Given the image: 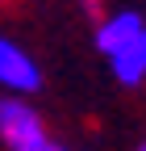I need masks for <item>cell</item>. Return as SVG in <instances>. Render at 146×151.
<instances>
[{"instance_id": "obj_2", "label": "cell", "mask_w": 146, "mask_h": 151, "mask_svg": "<svg viewBox=\"0 0 146 151\" xmlns=\"http://www.w3.org/2000/svg\"><path fill=\"white\" fill-rule=\"evenodd\" d=\"M54 143L46 118L29 97L0 92V147L4 151H46Z\"/></svg>"}, {"instance_id": "obj_4", "label": "cell", "mask_w": 146, "mask_h": 151, "mask_svg": "<svg viewBox=\"0 0 146 151\" xmlns=\"http://www.w3.org/2000/svg\"><path fill=\"white\" fill-rule=\"evenodd\" d=\"M46 151H67V147H63V143H50V147H46Z\"/></svg>"}, {"instance_id": "obj_6", "label": "cell", "mask_w": 146, "mask_h": 151, "mask_svg": "<svg viewBox=\"0 0 146 151\" xmlns=\"http://www.w3.org/2000/svg\"><path fill=\"white\" fill-rule=\"evenodd\" d=\"M0 4H9V0H0Z\"/></svg>"}, {"instance_id": "obj_1", "label": "cell", "mask_w": 146, "mask_h": 151, "mask_svg": "<svg viewBox=\"0 0 146 151\" xmlns=\"http://www.w3.org/2000/svg\"><path fill=\"white\" fill-rule=\"evenodd\" d=\"M92 42L100 59L108 63V76L121 88H142L146 84V13L142 9H113L104 13Z\"/></svg>"}, {"instance_id": "obj_3", "label": "cell", "mask_w": 146, "mask_h": 151, "mask_svg": "<svg viewBox=\"0 0 146 151\" xmlns=\"http://www.w3.org/2000/svg\"><path fill=\"white\" fill-rule=\"evenodd\" d=\"M42 88V63L33 50L17 38L0 34V92H17V97H33Z\"/></svg>"}, {"instance_id": "obj_5", "label": "cell", "mask_w": 146, "mask_h": 151, "mask_svg": "<svg viewBox=\"0 0 146 151\" xmlns=\"http://www.w3.org/2000/svg\"><path fill=\"white\" fill-rule=\"evenodd\" d=\"M138 151H146V143H142V147H138Z\"/></svg>"}]
</instances>
